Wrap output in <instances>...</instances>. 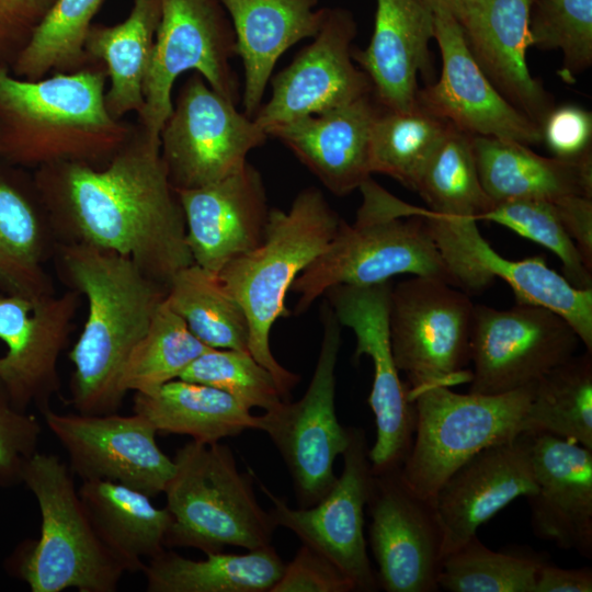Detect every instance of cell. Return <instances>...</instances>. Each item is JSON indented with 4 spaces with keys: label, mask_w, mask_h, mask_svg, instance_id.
Segmentation results:
<instances>
[{
    "label": "cell",
    "mask_w": 592,
    "mask_h": 592,
    "mask_svg": "<svg viewBox=\"0 0 592 592\" xmlns=\"http://www.w3.org/2000/svg\"><path fill=\"white\" fill-rule=\"evenodd\" d=\"M319 0H220L243 66V113L253 118L280 57L301 39L315 37L328 8Z\"/></svg>",
    "instance_id": "obj_28"
},
{
    "label": "cell",
    "mask_w": 592,
    "mask_h": 592,
    "mask_svg": "<svg viewBox=\"0 0 592 592\" xmlns=\"http://www.w3.org/2000/svg\"><path fill=\"white\" fill-rule=\"evenodd\" d=\"M392 283L337 285L325 295L341 326L356 338L354 358L371 357L374 367L368 403L376 424V440L368 451L374 471L401 466L414 436L417 412L407 384L399 377L389 339V301Z\"/></svg>",
    "instance_id": "obj_15"
},
{
    "label": "cell",
    "mask_w": 592,
    "mask_h": 592,
    "mask_svg": "<svg viewBox=\"0 0 592 592\" xmlns=\"http://www.w3.org/2000/svg\"><path fill=\"white\" fill-rule=\"evenodd\" d=\"M56 0H0V67L11 68Z\"/></svg>",
    "instance_id": "obj_48"
},
{
    "label": "cell",
    "mask_w": 592,
    "mask_h": 592,
    "mask_svg": "<svg viewBox=\"0 0 592 592\" xmlns=\"http://www.w3.org/2000/svg\"><path fill=\"white\" fill-rule=\"evenodd\" d=\"M42 426L29 411L19 410L0 383V486L22 482L26 463L37 452Z\"/></svg>",
    "instance_id": "obj_45"
},
{
    "label": "cell",
    "mask_w": 592,
    "mask_h": 592,
    "mask_svg": "<svg viewBox=\"0 0 592 592\" xmlns=\"http://www.w3.org/2000/svg\"><path fill=\"white\" fill-rule=\"evenodd\" d=\"M342 218L317 187L301 190L291 208H272L263 241L231 260L218 274L249 323V352L275 378L288 401L299 376L283 367L270 346L273 325L289 316L285 299L297 276L326 249Z\"/></svg>",
    "instance_id": "obj_4"
},
{
    "label": "cell",
    "mask_w": 592,
    "mask_h": 592,
    "mask_svg": "<svg viewBox=\"0 0 592 592\" xmlns=\"http://www.w3.org/2000/svg\"><path fill=\"white\" fill-rule=\"evenodd\" d=\"M434 11L426 0H376L374 31L365 49H352L380 107L409 111L417 105L418 75H431Z\"/></svg>",
    "instance_id": "obj_26"
},
{
    "label": "cell",
    "mask_w": 592,
    "mask_h": 592,
    "mask_svg": "<svg viewBox=\"0 0 592 592\" xmlns=\"http://www.w3.org/2000/svg\"><path fill=\"white\" fill-rule=\"evenodd\" d=\"M353 581L330 559L301 544L271 592H351Z\"/></svg>",
    "instance_id": "obj_46"
},
{
    "label": "cell",
    "mask_w": 592,
    "mask_h": 592,
    "mask_svg": "<svg viewBox=\"0 0 592 592\" xmlns=\"http://www.w3.org/2000/svg\"><path fill=\"white\" fill-rule=\"evenodd\" d=\"M534 388L479 395L432 386L410 394L417 422L410 452L401 465L408 486L434 504L439 489L468 459L524 432Z\"/></svg>",
    "instance_id": "obj_8"
},
{
    "label": "cell",
    "mask_w": 592,
    "mask_h": 592,
    "mask_svg": "<svg viewBox=\"0 0 592 592\" xmlns=\"http://www.w3.org/2000/svg\"><path fill=\"white\" fill-rule=\"evenodd\" d=\"M104 0H56L10 70L36 81L53 73H71L92 64L84 43L92 19Z\"/></svg>",
    "instance_id": "obj_38"
},
{
    "label": "cell",
    "mask_w": 592,
    "mask_h": 592,
    "mask_svg": "<svg viewBox=\"0 0 592 592\" xmlns=\"http://www.w3.org/2000/svg\"><path fill=\"white\" fill-rule=\"evenodd\" d=\"M166 303L206 346L249 352L247 316L218 275L195 263L181 269L168 284Z\"/></svg>",
    "instance_id": "obj_35"
},
{
    "label": "cell",
    "mask_w": 592,
    "mask_h": 592,
    "mask_svg": "<svg viewBox=\"0 0 592 592\" xmlns=\"http://www.w3.org/2000/svg\"><path fill=\"white\" fill-rule=\"evenodd\" d=\"M58 241L48 215L0 173V285L8 294L56 293L45 263Z\"/></svg>",
    "instance_id": "obj_33"
},
{
    "label": "cell",
    "mask_w": 592,
    "mask_h": 592,
    "mask_svg": "<svg viewBox=\"0 0 592 592\" xmlns=\"http://www.w3.org/2000/svg\"><path fill=\"white\" fill-rule=\"evenodd\" d=\"M544 561L535 555L491 550L474 535L443 558L437 585L451 592H534Z\"/></svg>",
    "instance_id": "obj_41"
},
{
    "label": "cell",
    "mask_w": 592,
    "mask_h": 592,
    "mask_svg": "<svg viewBox=\"0 0 592 592\" xmlns=\"http://www.w3.org/2000/svg\"><path fill=\"white\" fill-rule=\"evenodd\" d=\"M208 350L210 348L190 331L164 300L132 351L119 387L125 395L128 391H152L180 378L191 363Z\"/></svg>",
    "instance_id": "obj_40"
},
{
    "label": "cell",
    "mask_w": 592,
    "mask_h": 592,
    "mask_svg": "<svg viewBox=\"0 0 592 592\" xmlns=\"http://www.w3.org/2000/svg\"><path fill=\"white\" fill-rule=\"evenodd\" d=\"M453 127L418 103L409 111L380 107L371 132V172L389 175L414 191L426 163Z\"/></svg>",
    "instance_id": "obj_37"
},
{
    "label": "cell",
    "mask_w": 592,
    "mask_h": 592,
    "mask_svg": "<svg viewBox=\"0 0 592 592\" xmlns=\"http://www.w3.org/2000/svg\"><path fill=\"white\" fill-rule=\"evenodd\" d=\"M475 305L463 291L428 276L392 285L389 339L409 395L432 386L470 382V338Z\"/></svg>",
    "instance_id": "obj_9"
},
{
    "label": "cell",
    "mask_w": 592,
    "mask_h": 592,
    "mask_svg": "<svg viewBox=\"0 0 592 592\" xmlns=\"http://www.w3.org/2000/svg\"><path fill=\"white\" fill-rule=\"evenodd\" d=\"M175 191L193 263L204 270L218 275L263 241L270 208L261 173L251 163L218 182Z\"/></svg>",
    "instance_id": "obj_23"
},
{
    "label": "cell",
    "mask_w": 592,
    "mask_h": 592,
    "mask_svg": "<svg viewBox=\"0 0 592 592\" xmlns=\"http://www.w3.org/2000/svg\"><path fill=\"white\" fill-rule=\"evenodd\" d=\"M414 191L432 213L444 217L480 220L493 205L479 179L473 136L455 127L426 163Z\"/></svg>",
    "instance_id": "obj_39"
},
{
    "label": "cell",
    "mask_w": 592,
    "mask_h": 592,
    "mask_svg": "<svg viewBox=\"0 0 592 592\" xmlns=\"http://www.w3.org/2000/svg\"><path fill=\"white\" fill-rule=\"evenodd\" d=\"M366 505L378 585L387 592L439 590L443 534L435 508L408 486L401 466L373 470Z\"/></svg>",
    "instance_id": "obj_19"
},
{
    "label": "cell",
    "mask_w": 592,
    "mask_h": 592,
    "mask_svg": "<svg viewBox=\"0 0 592 592\" xmlns=\"http://www.w3.org/2000/svg\"><path fill=\"white\" fill-rule=\"evenodd\" d=\"M354 223L343 219L326 249L297 276L295 315L304 314L337 285H372L398 274L452 277L425 226L423 212L397 198L371 177Z\"/></svg>",
    "instance_id": "obj_5"
},
{
    "label": "cell",
    "mask_w": 592,
    "mask_h": 592,
    "mask_svg": "<svg viewBox=\"0 0 592 592\" xmlns=\"http://www.w3.org/2000/svg\"><path fill=\"white\" fill-rule=\"evenodd\" d=\"M322 317L320 352L306 392L298 401H283L260 415V431L270 436L285 462L299 508L316 504L331 489L337 480L334 459L350 439L334 408L341 325L328 303Z\"/></svg>",
    "instance_id": "obj_11"
},
{
    "label": "cell",
    "mask_w": 592,
    "mask_h": 592,
    "mask_svg": "<svg viewBox=\"0 0 592 592\" xmlns=\"http://www.w3.org/2000/svg\"><path fill=\"white\" fill-rule=\"evenodd\" d=\"M542 143L557 158L577 159L591 152L592 114L581 106L555 107L540 125Z\"/></svg>",
    "instance_id": "obj_47"
},
{
    "label": "cell",
    "mask_w": 592,
    "mask_h": 592,
    "mask_svg": "<svg viewBox=\"0 0 592 592\" xmlns=\"http://www.w3.org/2000/svg\"><path fill=\"white\" fill-rule=\"evenodd\" d=\"M133 401L134 413L146 418L157 433L185 434L201 443L261 428L260 415L227 392L181 378L149 392H135Z\"/></svg>",
    "instance_id": "obj_31"
},
{
    "label": "cell",
    "mask_w": 592,
    "mask_h": 592,
    "mask_svg": "<svg viewBox=\"0 0 592 592\" xmlns=\"http://www.w3.org/2000/svg\"><path fill=\"white\" fill-rule=\"evenodd\" d=\"M80 294L0 296V383L21 411L50 408L61 387L58 361L66 349L80 305Z\"/></svg>",
    "instance_id": "obj_17"
},
{
    "label": "cell",
    "mask_w": 592,
    "mask_h": 592,
    "mask_svg": "<svg viewBox=\"0 0 592 592\" xmlns=\"http://www.w3.org/2000/svg\"><path fill=\"white\" fill-rule=\"evenodd\" d=\"M422 215L455 287L481 292L494 278H502L513 289L516 303L560 315L592 352V288L574 287L543 257L503 258L481 236L474 217H443L425 208Z\"/></svg>",
    "instance_id": "obj_13"
},
{
    "label": "cell",
    "mask_w": 592,
    "mask_h": 592,
    "mask_svg": "<svg viewBox=\"0 0 592 592\" xmlns=\"http://www.w3.org/2000/svg\"><path fill=\"white\" fill-rule=\"evenodd\" d=\"M80 499L104 545L126 572H141L146 562L166 548L172 523L167 508H158L147 494L109 480H83Z\"/></svg>",
    "instance_id": "obj_30"
},
{
    "label": "cell",
    "mask_w": 592,
    "mask_h": 592,
    "mask_svg": "<svg viewBox=\"0 0 592 592\" xmlns=\"http://www.w3.org/2000/svg\"><path fill=\"white\" fill-rule=\"evenodd\" d=\"M173 463L163 492L172 516L166 547H193L206 555L226 546L252 550L271 545L277 526L228 445L192 440L177 451Z\"/></svg>",
    "instance_id": "obj_7"
},
{
    "label": "cell",
    "mask_w": 592,
    "mask_h": 592,
    "mask_svg": "<svg viewBox=\"0 0 592 592\" xmlns=\"http://www.w3.org/2000/svg\"><path fill=\"white\" fill-rule=\"evenodd\" d=\"M161 18V0H133L129 15L112 26L92 24L84 43L92 64H102L110 88L105 105L122 119L144 107L143 83L150 62Z\"/></svg>",
    "instance_id": "obj_32"
},
{
    "label": "cell",
    "mask_w": 592,
    "mask_h": 592,
    "mask_svg": "<svg viewBox=\"0 0 592 592\" xmlns=\"http://www.w3.org/2000/svg\"><path fill=\"white\" fill-rule=\"evenodd\" d=\"M284 568L269 545L243 555L209 553L198 560L164 549L141 572L148 592H271Z\"/></svg>",
    "instance_id": "obj_34"
},
{
    "label": "cell",
    "mask_w": 592,
    "mask_h": 592,
    "mask_svg": "<svg viewBox=\"0 0 592 592\" xmlns=\"http://www.w3.org/2000/svg\"><path fill=\"white\" fill-rule=\"evenodd\" d=\"M432 8L442 72L436 82L419 89L418 105L471 136L511 139L526 146L540 144V127L492 86L469 52L455 16Z\"/></svg>",
    "instance_id": "obj_21"
},
{
    "label": "cell",
    "mask_w": 592,
    "mask_h": 592,
    "mask_svg": "<svg viewBox=\"0 0 592 592\" xmlns=\"http://www.w3.org/2000/svg\"><path fill=\"white\" fill-rule=\"evenodd\" d=\"M106 81L102 64L36 81L0 67V157L35 170L59 162L106 166L134 129L107 112Z\"/></svg>",
    "instance_id": "obj_3"
},
{
    "label": "cell",
    "mask_w": 592,
    "mask_h": 592,
    "mask_svg": "<svg viewBox=\"0 0 592 592\" xmlns=\"http://www.w3.org/2000/svg\"><path fill=\"white\" fill-rule=\"evenodd\" d=\"M533 0H475L455 19L474 59L499 93L539 127L553 95L530 72Z\"/></svg>",
    "instance_id": "obj_24"
},
{
    "label": "cell",
    "mask_w": 592,
    "mask_h": 592,
    "mask_svg": "<svg viewBox=\"0 0 592 592\" xmlns=\"http://www.w3.org/2000/svg\"><path fill=\"white\" fill-rule=\"evenodd\" d=\"M581 343L568 321L542 306L498 310L475 305L469 392L499 395L535 385Z\"/></svg>",
    "instance_id": "obj_14"
},
{
    "label": "cell",
    "mask_w": 592,
    "mask_h": 592,
    "mask_svg": "<svg viewBox=\"0 0 592 592\" xmlns=\"http://www.w3.org/2000/svg\"><path fill=\"white\" fill-rule=\"evenodd\" d=\"M349 443L342 453V474L316 504L293 509L264 485L260 487L273 502L271 514L276 526L292 531L303 544L335 563L353 581L356 591L373 592L379 585L364 536V509L373 469L364 430L349 428Z\"/></svg>",
    "instance_id": "obj_16"
},
{
    "label": "cell",
    "mask_w": 592,
    "mask_h": 592,
    "mask_svg": "<svg viewBox=\"0 0 592 592\" xmlns=\"http://www.w3.org/2000/svg\"><path fill=\"white\" fill-rule=\"evenodd\" d=\"M481 185L493 203L592 197V153L577 159L548 158L511 139L473 136Z\"/></svg>",
    "instance_id": "obj_29"
},
{
    "label": "cell",
    "mask_w": 592,
    "mask_h": 592,
    "mask_svg": "<svg viewBox=\"0 0 592 592\" xmlns=\"http://www.w3.org/2000/svg\"><path fill=\"white\" fill-rule=\"evenodd\" d=\"M357 24L345 8H328L314 41L271 78L272 95L253 117L267 134L280 125L331 111L373 93L352 58ZM269 136V135H267Z\"/></svg>",
    "instance_id": "obj_20"
},
{
    "label": "cell",
    "mask_w": 592,
    "mask_h": 592,
    "mask_svg": "<svg viewBox=\"0 0 592 592\" xmlns=\"http://www.w3.org/2000/svg\"><path fill=\"white\" fill-rule=\"evenodd\" d=\"M42 414L67 452L70 471L82 481H114L150 498L164 492L174 463L160 449L156 429L143 415L58 413L52 408Z\"/></svg>",
    "instance_id": "obj_18"
},
{
    "label": "cell",
    "mask_w": 592,
    "mask_h": 592,
    "mask_svg": "<svg viewBox=\"0 0 592 592\" xmlns=\"http://www.w3.org/2000/svg\"><path fill=\"white\" fill-rule=\"evenodd\" d=\"M379 110L371 93L274 127L267 135L283 143L331 193L343 196L372 174L371 132Z\"/></svg>",
    "instance_id": "obj_27"
},
{
    "label": "cell",
    "mask_w": 592,
    "mask_h": 592,
    "mask_svg": "<svg viewBox=\"0 0 592 592\" xmlns=\"http://www.w3.org/2000/svg\"><path fill=\"white\" fill-rule=\"evenodd\" d=\"M193 72L181 87L160 135V155L174 190L218 182L240 170L269 137L254 118Z\"/></svg>",
    "instance_id": "obj_12"
},
{
    "label": "cell",
    "mask_w": 592,
    "mask_h": 592,
    "mask_svg": "<svg viewBox=\"0 0 592 592\" xmlns=\"http://www.w3.org/2000/svg\"><path fill=\"white\" fill-rule=\"evenodd\" d=\"M33 184L58 243L129 258L168 286L193 263L183 209L160 155V139L137 122L102 168L59 162L36 169Z\"/></svg>",
    "instance_id": "obj_1"
},
{
    "label": "cell",
    "mask_w": 592,
    "mask_h": 592,
    "mask_svg": "<svg viewBox=\"0 0 592 592\" xmlns=\"http://www.w3.org/2000/svg\"><path fill=\"white\" fill-rule=\"evenodd\" d=\"M54 261L68 288L84 296L83 328L69 352L70 403L82 414L115 413L125 364L166 300L168 286L129 258L84 244L57 243Z\"/></svg>",
    "instance_id": "obj_2"
},
{
    "label": "cell",
    "mask_w": 592,
    "mask_h": 592,
    "mask_svg": "<svg viewBox=\"0 0 592 592\" xmlns=\"http://www.w3.org/2000/svg\"><path fill=\"white\" fill-rule=\"evenodd\" d=\"M537 491L527 497L534 534L592 557V449L555 435L534 434Z\"/></svg>",
    "instance_id": "obj_25"
},
{
    "label": "cell",
    "mask_w": 592,
    "mask_h": 592,
    "mask_svg": "<svg viewBox=\"0 0 592 592\" xmlns=\"http://www.w3.org/2000/svg\"><path fill=\"white\" fill-rule=\"evenodd\" d=\"M533 441V433L523 432L480 451L439 489L434 508L443 534V558L513 500L537 491Z\"/></svg>",
    "instance_id": "obj_22"
},
{
    "label": "cell",
    "mask_w": 592,
    "mask_h": 592,
    "mask_svg": "<svg viewBox=\"0 0 592 592\" xmlns=\"http://www.w3.org/2000/svg\"><path fill=\"white\" fill-rule=\"evenodd\" d=\"M480 219L505 226L554 252L563 276L577 288H592V271L585 265L565 228L555 204L536 200L493 203Z\"/></svg>",
    "instance_id": "obj_43"
},
{
    "label": "cell",
    "mask_w": 592,
    "mask_h": 592,
    "mask_svg": "<svg viewBox=\"0 0 592 592\" xmlns=\"http://www.w3.org/2000/svg\"><path fill=\"white\" fill-rule=\"evenodd\" d=\"M432 7H439L455 18L475 0H426Z\"/></svg>",
    "instance_id": "obj_51"
},
{
    "label": "cell",
    "mask_w": 592,
    "mask_h": 592,
    "mask_svg": "<svg viewBox=\"0 0 592 592\" xmlns=\"http://www.w3.org/2000/svg\"><path fill=\"white\" fill-rule=\"evenodd\" d=\"M180 378L223 390L250 410L271 411L284 401L273 375L249 352L210 349L194 360Z\"/></svg>",
    "instance_id": "obj_44"
},
{
    "label": "cell",
    "mask_w": 592,
    "mask_h": 592,
    "mask_svg": "<svg viewBox=\"0 0 592 592\" xmlns=\"http://www.w3.org/2000/svg\"><path fill=\"white\" fill-rule=\"evenodd\" d=\"M72 477L52 453L26 463L22 482L38 504L41 535L20 545L14 573L32 592H114L126 569L99 537Z\"/></svg>",
    "instance_id": "obj_6"
},
{
    "label": "cell",
    "mask_w": 592,
    "mask_h": 592,
    "mask_svg": "<svg viewBox=\"0 0 592 592\" xmlns=\"http://www.w3.org/2000/svg\"><path fill=\"white\" fill-rule=\"evenodd\" d=\"M553 204L585 265L592 271V197L573 195Z\"/></svg>",
    "instance_id": "obj_49"
},
{
    "label": "cell",
    "mask_w": 592,
    "mask_h": 592,
    "mask_svg": "<svg viewBox=\"0 0 592 592\" xmlns=\"http://www.w3.org/2000/svg\"><path fill=\"white\" fill-rule=\"evenodd\" d=\"M592 569H563L544 561L535 580L534 592H591Z\"/></svg>",
    "instance_id": "obj_50"
},
{
    "label": "cell",
    "mask_w": 592,
    "mask_h": 592,
    "mask_svg": "<svg viewBox=\"0 0 592 592\" xmlns=\"http://www.w3.org/2000/svg\"><path fill=\"white\" fill-rule=\"evenodd\" d=\"M524 432L555 435L592 449V352L572 355L535 384Z\"/></svg>",
    "instance_id": "obj_36"
},
{
    "label": "cell",
    "mask_w": 592,
    "mask_h": 592,
    "mask_svg": "<svg viewBox=\"0 0 592 592\" xmlns=\"http://www.w3.org/2000/svg\"><path fill=\"white\" fill-rule=\"evenodd\" d=\"M235 56V31L220 0H161L137 123L159 139L172 111L173 84L189 70L200 73L214 91L237 104L240 83L231 65Z\"/></svg>",
    "instance_id": "obj_10"
},
{
    "label": "cell",
    "mask_w": 592,
    "mask_h": 592,
    "mask_svg": "<svg viewBox=\"0 0 592 592\" xmlns=\"http://www.w3.org/2000/svg\"><path fill=\"white\" fill-rule=\"evenodd\" d=\"M531 46L562 53L560 76L567 82L592 65V0H533Z\"/></svg>",
    "instance_id": "obj_42"
}]
</instances>
